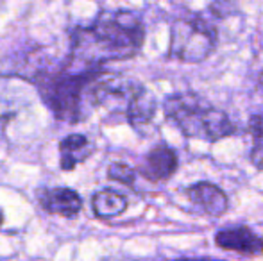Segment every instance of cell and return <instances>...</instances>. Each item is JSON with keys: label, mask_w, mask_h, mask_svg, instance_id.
I'll use <instances>...</instances> for the list:
<instances>
[{"label": "cell", "mask_w": 263, "mask_h": 261, "mask_svg": "<svg viewBox=\"0 0 263 261\" xmlns=\"http://www.w3.org/2000/svg\"><path fill=\"white\" fill-rule=\"evenodd\" d=\"M72 50L65 66L70 70H99L109 61L129 59L140 52L145 39L143 24L131 11H106L88 27L70 34Z\"/></svg>", "instance_id": "obj_1"}, {"label": "cell", "mask_w": 263, "mask_h": 261, "mask_svg": "<svg viewBox=\"0 0 263 261\" xmlns=\"http://www.w3.org/2000/svg\"><path fill=\"white\" fill-rule=\"evenodd\" d=\"M102 73V68L76 72L63 65L54 70H40L31 81L55 118L77 124L95 109L93 88Z\"/></svg>", "instance_id": "obj_2"}, {"label": "cell", "mask_w": 263, "mask_h": 261, "mask_svg": "<svg viewBox=\"0 0 263 261\" xmlns=\"http://www.w3.org/2000/svg\"><path fill=\"white\" fill-rule=\"evenodd\" d=\"M163 113L186 138L215 143L236 132L235 122L195 91L168 95Z\"/></svg>", "instance_id": "obj_3"}, {"label": "cell", "mask_w": 263, "mask_h": 261, "mask_svg": "<svg viewBox=\"0 0 263 261\" xmlns=\"http://www.w3.org/2000/svg\"><path fill=\"white\" fill-rule=\"evenodd\" d=\"M95 108H106L113 115L124 116L129 126L143 131L154 120L156 98L138 81L104 72L93 88Z\"/></svg>", "instance_id": "obj_4"}, {"label": "cell", "mask_w": 263, "mask_h": 261, "mask_svg": "<svg viewBox=\"0 0 263 261\" xmlns=\"http://www.w3.org/2000/svg\"><path fill=\"white\" fill-rule=\"evenodd\" d=\"M217 47V32L202 18H183L170 29V57L181 63H202Z\"/></svg>", "instance_id": "obj_5"}, {"label": "cell", "mask_w": 263, "mask_h": 261, "mask_svg": "<svg viewBox=\"0 0 263 261\" xmlns=\"http://www.w3.org/2000/svg\"><path fill=\"white\" fill-rule=\"evenodd\" d=\"M215 244L224 251H233L246 256L263 254V238L258 236L251 227L236 226L226 227L215 234Z\"/></svg>", "instance_id": "obj_6"}, {"label": "cell", "mask_w": 263, "mask_h": 261, "mask_svg": "<svg viewBox=\"0 0 263 261\" xmlns=\"http://www.w3.org/2000/svg\"><path fill=\"white\" fill-rule=\"evenodd\" d=\"M38 202L43 211L63 218H73L83 209V198L72 188H42L38 190Z\"/></svg>", "instance_id": "obj_7"}, {"label": "cell", "mask_w": 263, "mask_h": 261, "mask_svg": "<svg viewBox=\"0 0 263 261\" xmlns=\"http://www.w3.org/2000/svg\"><path fill=\"white\" fill-rule=\"evenodd\" d=\"M177 170V154L166 143H158L147 154L140 174L149 181H168Z\"/></svg>", "instance_id": "obj_8"}, {"label": "cell", "mask_w": 263, "mask_h": 261, "mask_svg": "<svg viewBox=\"0 0 263 261\" xmlns=\"http://www.w3.org/2000/svg\"><path fill=\"white\" fill-rule=\"evenodd\" d=\"M184 193L190 198L192 204L199 206L210 216H222L229 208L228 195L224 193V190L218 188L213 183L199 181L195 185L188 186Z\"/></svg>", "instance_id": "obj_9"}, {"label": "cell", "mask_w": 263, "mask_h": 261, "mask_svg": "<svg viewBox=\"0 0 263 261\" xmlns=\"http://www.w3.org/2000/svg\"><path fill=\"white\" fill-rule=\"evenodd\" d=\"M93 143L81 132L68 134L59 142V163L61 170H73L77 165L84 163L93 154Z\"/></svg>", "instance_id": "obj_10"}, {"label": "cell", "mask_w": 263, "mask_h": 261, "mask_svg": "<svg viewBox=\"0 0 263 261\" xmlns=\"http://www.w3.org/2000/svg\"><path fill=\"white\" fill-rule=\"evenodd\" d=\"M91 208L99 218H115L127 208V198L115 190H101L91 197Z\"/></svg>", "instance_id": "obj_11"}, {"label": "cell", "mask_w": 263, "mask_h": 261, "mask_svg": "<svg viewBox=\"0 0 263 261\" xmlns=\"http://www.w3.org/2000/svg\"><path fill=\"white\" fill-rule=\"evenodd\" d=\"M249 132L251 139H253V149H251V163L263 170V109L254 113L249 120Z\"/></svg>", "instance_id": "obj_12"}, {"label": "cell", "mask_w": 263, "mask_h": 261, "mask_svg": "<svg viewBox=\"0 0 263 261\" xmlns=\"http://www.w3.org/2000/svg\"><path fill=\"white\" fill-rule=\"evenodd\" d=\"M107 177H109L111 181L122 183V185H125V186H133L136 181V172H135V168L129 167V165L117 161V163H111L109 168H107Z\"/></svg>", "instance_id": "obj_13"}, {"label": "cell", "mask_w": 263, "mask_h": 261, "mask_svg": "<svg viewBox=\"0 0 263 261\" xmlns=\"http://www.w3.org/2000/svg\"><path fill=\"white\" fill-rule=\"evenodd\" d=\"M174 261H222V259H215V258H179Z\"/></svg>", "instance_id": "obj_14"}, {"label": "cell", "mask_w": 263, "mask_h": 261, "mask_svg": "<svg viewBox=\"0 0 263 261\" xmlns=\"http://www.w3.org/2000/svg\"><path fill=\"white\" fill-rule=\"evenodd\" d=\"M4 224V213H2V209H0V226Z\"/></svg>", "instance_id": "obj_15"}, {"label": "cell", "mask_w": 263, "mask_h": 261, "mask_svg": "<svg viewBox=\"0 0 263 261\" xmlns=\"http://www.w3.org/2000/svg\"><path fill=\"white\" fill-rule=\"evenodd\" d=\"M260 84L263 86V73H261V77H260Z\"/></svg>", "instance_id": "obj_16"}]
</instances>
